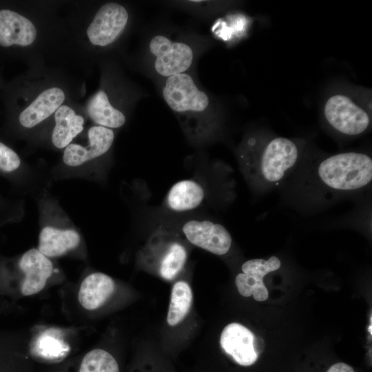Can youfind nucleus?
I'll list each match as a JSON object with an SVG mask.
<instances>
[{
  "label": "nucleus",
  "mask_w": 372,
  "mask_h": 372,
  "mask_svg": "<svg viewBox=\"0 0 372 372\" xmlns=\"http://www.w3.org/2000/svg\"><path fill=\"white\" fill-rule=\"evenodd\" d=\"M148 47L154 57V69L161 76L186 73L193 63L194 51L186 43L158 34L150 39Z\"/></svg>",
  "instance_id": "nucleus-4"
},
{
  "label": "nucleus",
  "mask_w": 372,
  "mask_h": 372,
  "mask_svg": "<svg viewBox=\"0 0 372 372\" xmlns=\"http://www.w3.org/2000/svg\"><path fill=\"white\" fill-rule=\"evenodd\" d=\"M87 114L96 125L110 129H116L123 126L126 121L125 116L110 103L107 93L101 90L89 101Z\"/></svg>",
  "instance_id": "nucleus-18"
},
{
  "label": "nucleus",
  "mask_w": 372,
  "mask_h": 372,
  "mask_svg": "<svg viewBox=\"0 0 372 372\" xmlns=\"http://www.w3.org/2000/svg\"><path fill=\"white\" fill-rule=\"evenodd\" d=\"M324 114L329 125L344 135H360L368 129L370 124L368 113L343 94L329 97L325 103Z\"/></svg>",
  "instance_id": "nucleus-5"
},
{
  "label": "nucleus",
  "mask_w": 372,
  "mask_h": 372,
  "mask_svg": "<svg viewBox=\"0 0 372 372\" xmlns=\"http://www.w3.org/2000/svg\"><path fill=\"white\" fill-rule=\"evenodd\" d=\"M327 372H355L350 365L344 362H337L331 365Z\"/></svg>",
  "instance_id": "nucleus-24"
},
{
  "label": "nucleus",
  "mask_w": 372,
  "mask_h": 372,
  "mask_svg": "<svg viewBox=\"0 0 372 372\" xmlns=\"http://www.w3.org/2000/svg\"><path fill=\"white\" fill-rule=\"evenodd\" d=\"M281 262L276 256L268 260L251 259L242 265V273L236 277V285L240 295L244 297L253 296L256 301H265L269 292L263 282V278L269 273L278 270Z\"/></svg>",
  "instance_id": "nucleus-10"
},
{
  "label": "nucleus",
  "mask_w": 372,
  "mask_h": 372,
  "mask_svg": "<svg viewBox=\"0 0 372 372\" xmlns=\"http://www.w3.org/2000/svg\"><path fill=\"white\" fill-rule=\"evenodd\" d=\"M19 267L25 276L21 292L25 296L41 291L53 272V265L50 258L36 248L28 250L21 256Z\"/></svg>",
  "instance_id": "nucleus-11"
},
{
  "label": "nucleus",
  "mask_w": 372,
  "mask_h": 372,
  "mask_svg": "<svg viewBox=\"0 0 372 372\" xmlns=\"http://www.w3.org/2000/svg\"><path fill=\"white\" fill-rule=\"evenodd\" d=\"M80 242L74 228L48 224L39 232L38 249L48 258L58 257L76 249Z\"/></svg>",
  "instance_id": "nucleus-13"
},
{
  "label": "nucleus",
  "mask_w": 372,
  "mask_h": 372,
  "mask_svg": "<svg viewBox=\"0 0 372 372\" xmlns=\"http://www.w3.org/2000/svg\"><path fill=\"white\" fill-rule=\"evenodd\" d=\"M192 304V291L189 285L184 281L174 284L171 293L167 313V323L176 326L187 315Z\"/></svg>",
  "instance_id": "nucleus-19"
},
{
  "label": "nucleus",
  "mask_w": 372,
  "mask_h": 372,
  "mask_svg": "<svg viewBox=\"0 0 372 372\" xmlns=\"http://www.w3.org/2000/svg\"><path fill=\"white\" fill-rule=\"evenodd\" d=\"M185 247L177 241H171L158 260V272L165 280H172L180 271L187 260Z\"/></svg>",
  "instance_id": "nucleus-20"
},
{
  "label": "nucleus",
  "mask_w": 372,
  "mask_h": 372,
  "mask_svg": "<svg viewBox=\"0 0 372 372\" xmlns=\"http://www.w3.org/2000/svg\"><path fill=\"white\" fill-rule=\"evenodd\" d=\"M68 345L52 331H45L36 339L32 351L39 357L51 361H58L69 352Z\"/></svg>",
  "instance_id": "nucleus-21"
},
{
  "label": "nucleus",
  "mask_w": 372,
  "mask_h": 372,
  "mask_svg": "<svg viewBox=\"0 0 372 372\" xmlns=\"http://www.w3.org/2000/svg\"><path fill=\"white\" fill-rule=\"evenodd\" d=\"M37 37L33 23L18 12L0 8V47L28 46Z\"/></svg>",
  "instance_id": "nucleus-12"
},
{
  "label": "nucleus",
  "mask_w": 372,
  "mask_h": 372,
  "mask_svg": "<svg viewBox=\"0 0 372 372\" xmlns=\"http://www.w3.org/2000/svg\"><path fill=\"white\" fill-rule=\"evenodd\" d=\"M22 162L19 154L9 145L0 141V174L15 178L21 172Z\"/></svg>",
  "instance_id": "nucleus-23"
},
{
  "label": "nucleus",
  "mask_w": 372,
  "mask_h": 372,
  "mask_svg": "<svg viewBox=\"0 0 372 372\" xmlns=\"http://www.w3.org/2000/svg\"><path fill=\"white\" fill-rule=\"evenodd\" d=\"M8 209H9L8 205L3 202V200L0 197V218L2 220H5L4 216L6 218H9V216L7 215Z\"/></svg>",
  "instance_id": "nucleus-25"
},
{
  "label": "nucleus",
  "mask_w": 372,
  "mask_h": 372,
  "mask_svg": "<svg viewBox=\"0 0 372 372\" xmlns=\"http://www.w3.org/2000/svg\"><path fill=\"white\" fill-rule=\"evenodd\" d=\"M310 180L322 194L342 196L363 191L371 183L372 159L355 152L334 154L317 164Z\"/></svg>",
  "instance_id": "nucleus-2"
},
{
  "label": "nucleus",
  "mask_w": 372,
  "mask_h": 372,
  "mask_svg": "<svg viewBox=\"0 0 372 372\" xmlns=\"http://www.w3.org/2000/svg\"><path fill=\"white\" fill-rule=\"evenodd\" d=\"M55 125L52 142L59 148H65L83 130L84 119L68 105H61L54 113Z\"/></svg>",
  "instance_id": "nucleus-17"
},
{
  "label": "nucleus",
  "mask_w": 372,
  "mask_h": 372,
  "mask_svg": "<svg viewBox=\"0 0 372 372\" xmlns=\"http://www.w3.org/2000/svg\"><path fill=\"white\" fill-rule=\"evenodd\" d=\"M88 145L70 143L64 149L63 161L70 167H80L107 153L114 140L112 129L99 125L91 127L87 132Z\"/></svg>",
  "instance_id": "nucleus-9"
},
{
  "label": "nucleus",
  "mask_w": 372,
  "mask_h": 372,
  "mask_svg": "<svg viewBox=\"0 0 372 372\" xmlns=\"http://www.w3.org/2000/svg\"><path fill=\"white\" fill-rule=\"evenodd\" d=\"M128 19L129 14L124 6L114 2L105 3L87 29L90 43L101 47L110 45L123 32Z\"/></svg>",
  "instance_id": "nucleus-6"
},
{
  "label": "nucleus",
  "mask_w": 372,
  "mask_h": 372,
  "mask_svg": "<svg viewBox=\"0 0 372 372\" xmlns=\"http://www.w3.org/2000/svg\"><path fill=\"white\" fill-rule=\"evenodd\" d=\"M205 193L198 182L185 179L174 184L167 192L165 202L174 211L184 212L193 210L200 205Z\"/></svg>",
  "instance_id": "nucleus-16"
},
{
  "label": "nucleus",
  "mask_w": 372,
  "mask_h": 372,
  "mask_svg": "<svg viewBox=\"0 0 372 372\" xmlns=\"http://www.w3.org/2000/svg\"><path fill=\"white\" fill-rule=\"evenodd\" d=\"M79 372H119L118 363L107 351L94 349L83 358Z\"/></svg>",
  "instance_id": "nucleus-22"
},
{
  "label": "nucleus",
  "mask_w": 372,
  "mask_h": 372,
  "mask_svg": "<svg viewBox=\"0 0 372 372\" xmlns=\"http://www.w3.org/2000/svg\"><path fill=\"white\" fill-rule=\"evenodd\" d=\"M254 334L239 323H231L223 330L220 343L224 351L242 366L254 365L262 352L255 342Z\"/></svg>",
  "instance_id": "nucleus-8"
},
{
  "label": "nucleus",
  "mask_w": 372,
  "mask_h": 372,
  "mask_svg": "<svg viewBox=\"0 0 372 372\" xmlns=\"http://www.w3.org/2000/svg\"><path fill=\"white\" fill-rule=\"evenodd\" d=\"M115 284L108 275L96 272L81 282L78 298L83 307L94 310L102 306L114 291Z\"/></svg>",
  "instance_id": "nucleus-15"
},
{
  "label": "nucleus",
  "mask_w": 372,
  "mask_h": 372,
  "mask_svg": "<svg viewBox=\"0 0 372 372\" xmlns=\"http://www.w3.org/2000/svg\"><path fill=\"white\" fill-rule=\"evenodd\" d=\"M182 231L192 245L216 255L225 254L231 246L232 239L227 229L210 220H188Z\"/></svg>",
  "instance_id": "nucleus-7"
},
{
  "label": "nucleus",
  "mask_w": 372,
  "mask_h": 372,
  "mask_svg": "<svg viewBox=\"0 0 372 372\" xmlns=\"http://www.w3.org/2000/svg\"><path fill=\"white\" fill-rule=\"evenodd\" d=\"M299 158L297 143L280 136L266 141L250 138L239 151L241 169L250 184L259 191L280 185L294 169Z\"/></svg>",
  "instance_id": "nucleus-1"
},
{
  "label": "nucleus",
  "mask_w": 372,
  "mask_h": 372,
  "mask_svg": "<svg viewBox=\"0 0 372 372\" xmlns=\"http://www.w3.org/2000/svg\"><path fill=\"white\" fill-rule=\"evenodd\" d=\"M162 93L187 134L194 138H204L208 132L211 102L194 79L187 73L166 78Z\"/></svg>",
  "instance_id": "nucleus-3"
},
{
  "label": "nucleus",
  "mask_w": 372,
  "mask_h": 372,
  "mask_svg": "<svg viewBox=\"0 0 372 372\" xmlns=\"http://www.w3.org/2000/svg\"><path fill=\"white\" fill-rule=\"evenodd\" d=\"M64 100L65 94L61 88L52 87L45 90L19 114V124L27 129L37 125L55 113Z\"/></svg>",
  "instance_id": "nucleus-14"
}]
</instances>
